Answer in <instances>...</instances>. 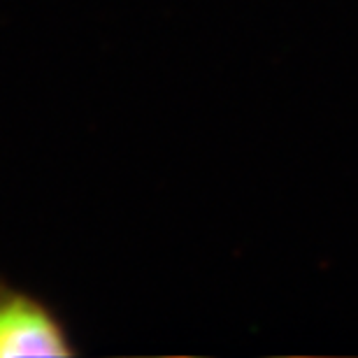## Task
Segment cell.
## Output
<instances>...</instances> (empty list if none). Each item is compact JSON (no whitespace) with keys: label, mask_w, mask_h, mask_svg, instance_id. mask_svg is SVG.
<instances>
[{"label":"cell","mask_w":358,"mask_h":358,"mask_svg":"<svg viewBox=\"0 0 358 358\" xmlns=\"http://www.w3.org/2000/svg\"><path fill=\"white\" fill-rule=\"evenodd\" d=\"M73 354L66 328L40 298L0 282V358Z\"/></svg>","instance_id":"obj_1"}]
</instances>
